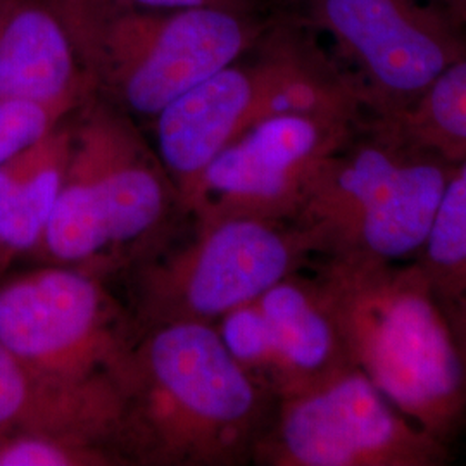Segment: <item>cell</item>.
<instances>
[{"instance_id":"obj_15","label":"cell","mask_w":466,"mask_h":466,"mask_svg":"<svg viewBox=\"0 0 466 466\" xmlns=\"http://www.w3.org/2000/svg\"><path fill=\"white\" fill-rule=\"evenodd\" d=\"M73 125L63 121L0 165V238L13 250L36 252L65 182Z\"/></svg>"},{"instance_id":"obj_2","label":"cell","mask_w":466,"mask_h":466,"mask_svg":"<svg viewBox=\"0 0 466 466\" xmlns=\"http://www.w3.org/2000/svg\"><path fill=\"white\" fill-rule=\"evenodd\" d=\"M121 435L146 458L217 463L254 450L275 400L213 323L171 321L132 346L119 375Z\"/></svg>"},{"instance_id":"obj_20","label":"cell","mask_w":466,"mask_h":466,"mask_svg":"<svg viewBox=\"0 0 466 466\" xmlns=\"http://www.w3.org/2000/svg\"><path fill=\"white\" fill-rule=\"evenodd\" d=\"M47 2L56 11V15L65 23L80 59H84L85 50L88 49L90 36L94 32L96 21L99 17L102 0H47Z\"/></svg>"},{"instance_id":"obj_21","label":"cell","mask_w":466,"mask_h":466,"mask_svg":"<svg viewBox=\"0 0 466 466\" xmlns=\"http://www.w3.org/2000/svg\"><path fill=\"white\" fill-rule=\"evenodd\" d=\"M117 2L147 9H190V7H225V9H246V0H102Z\"/></svg>"},{"instance_id":"obj_23","label":"cell","mask_w":466,"mask_h":466,"mask_svg":"<svg viewBox=\"0 0 466 466\" xmlns=\"http://www.w3.org/2000/svg\"><path fill=\"white\" fill-rule=\"evenodd\" d=\"M466 25V0H429Z\"/></svg>"},{"instance_id":"obj_8","label":"cell","mask_w":466,"mask_h":466,"mask_svg":"<svg viewBox=\"0 0 466 466\" xmlns=\"http://www.w3.org/2000/svg\"><path fill=\"white\" fill-rule=\"evenodd\" d=\"M446 446L350 367L279 400L254 452L279 466H439Z\"/></svg>"},{"instance_id":"obj_11","label":"cell","mask_w":466,"mask_h":466,"mask_svg":"<svg viewBox=\"0 0 466 466\" xmlns=\"http://www.w3.org/2000/svg\"><path fill=\"white\" fill-rule=\"evenodd\" d=\"M233 358L275 400L356 367L315 280L296 273L218 321Z\"/></svg>"},{"instance_id":"obj_4","label":"cell","mask_w":466,"mask_h":466,"mask_svg":"<svg viewBox=\"0 0 466 466\" xmlns=\"http://www.w3.org/2000/svg\"><path fill=\"white\" fill-rule=\"evenodd\" d=\"M265 26L246 9H147L104 2L84 66L119 106L156 116L254 49Z\"/></svg>"},{"instance_id":"obj_18","label":"cell","mask_w":466,"mask_h":466,"mask_svg":"<svg viewBox=\"0 0 466 466\" xmlns=\"http://www.w3.org/2000/svg\"><path fill=\"white\" fill-rule=\"evenodd\" d=\"M88 97L0 100V165L50 134Z\"/></svg>"},{"instance_id":"obj_7","label":"cell","mask_w":466,"mask_h":466,"mask_svg":"<svg viewBox=\"0 0 466 466\" xmlns=\"http://www.w3.org/2000/svg\"><path fill=\"white\" fill-rule=\"evenodd\" d=\"M0 340L38 377L65 387L117 383L132 350L115 299L67 265L0 282Z\"/></svg>"},{"instance_id":"obj_5","label":"cell","mask_w":466,"mask_h":466,"mask_svg":"<svg viewBox=\"0 0 466 466\" xmlns=\"http://www.w3.org/2000/svg\"><path fill=\"white\" fill-rule=\"evenodd\" d=\"M167 175L127 116L107 104L86 107L36 252L75 267L142 240L167 215Z\"/></svg>"},{"instance_id":"obj_10","label":"cell","mask_w":466,"mask_h":466,"mask_svg":"<svg viewBox=\"0 0 466 466\" xmlns=\"http://www.w3.org/2000/svg\"><path fill=\"white\" fill-rule=\"evenodd\" d=\"M358 125V119L325 115L265 117L218 154L184 202L200 223L294 221L318 169L350 142Z\"/></svg>"},{"instance_id":"obj_16","label":"cell","mask_w":466,"mask_h":466,"mask_svg":"<svg viewBox=\"0 0 466 466\" xmlns=\"http://www.w3.org/2000/svg\"><path fill=\"white\" fill-rule=\"evenodd\" d=\"M373 123L451 161L466 157V56L448 67L404 115Z\"/></svg>"},{"instance_id":"obj_24","label":"cell","mask_w":466,"mask_h":466,"mask_svg":"<svg viewBox=\"0 0 466 466\" xmlns=\"http://www.w3.org/2000/svg\"><path fill=\"white\" fill-rule=\"evenodd\" d=\"M13 256H15V252L9 249V248L2 242V238H0V273L7 268L9 261L13 259Z\"/></svg>"},{"instance_id":"obj_3","label":"cell","mask_w":466,"mask_h":466,"mask_svg":"<svg viewBox=\"0 0 466 466\" xmlns=\"http://www.w3.org/2000/svg\"><path fill=\"white\" fill-rule=\"evenodd\" d=\"M454 161L370 121L365 138L332 154L294 223L313 252L398 263L418 256Z\"/></svg>"},{"instance_id":"obj_1","label":"cell","mask_w":466,"mask_h":466,"mask_svg":"<svg viewBox=\"0 0 466 466\" xmlns=\"http://www.w3.org/2000/svg\"><path fill=\"white\" fill-rule=\"evenodd\" d=\"M315 282L354 365L448 444L466 421V356L421 268L329 258Z\"/></svg>"},{"instance_id":"obj_22","label":"cell","mask_w":466,"mask_h":466,"mask_svg":"<svg viewBox=\"0 0 466 466\" xmlns=\"http://www.w3.org/2000/svg\"><path fill=\"white\" fill-rule=\"evenodd\" d=\"M442 308H444V313L450 321L452 335L466 356V290L460 298H456Z\"/></svg>"},{"instance_id":"obj_13","label":"cell","mask_w":466,"mask_h":466,"mask_svg":"<svg viewBox=\"0 0 466 466\" xmlns=\"http://www.w3.org/2000/svg\"><path fill=\"white\" fill-rule=\"evenodd\" d=\"M117 383L65 387L38 377L0 340V437L44 433L97 446L121 435Z\"/></svg>"},{"instance_id":"obj_12","label":"cell","mask_w":466,"mask_h":466,"mask_svg":"<svg viewBox=\"0 0 466 466\" xmlns=\"http://www.w3.org/2000/svg\"><path fill=\"white\" fill-rule=\"evenodd\" d=\"M261 42L256 59L223 67L154 116L159 159L182 199L230 142L277 115L285 49L279 32Z\"/></svg>"},{"instance_id":"obj_6","label":"cell","mask_w":466,"mask_h":466,"mask_svg":"<svg viewBox=\"0 0 466 466\" xmlns=\"http://www.w3.org/2000/svg\"><path fill=\"white\" fill-rule=\"evenodd\" d=\"M308 28L327 35L373 121L421 99L466 56V25L429 0H290Z\"/></svg>"},{"instance_id":"obj_14","label":"cell","mask_w":466,"mask_h":466,"mask_svg":"<svg viewBox=\"0 0 466 466\" xmlns=\"http://www.w3.org/2000/svg\"><path fill=\"white\" fill-rule=\"evenodd\" d=\"M94 88L47 0H0V100L86 97Z\"/></svg>"},{"instance_id":"obj_17","label":"cell","mask_w":466,"mask_h":466,"mask_svg":"<svg viewBox=\"0 0 466 466\" xmlns=\"http://www.w3.org/2000/svg\"><path fill=\"white\" fill-rule=\"evenodd\" d=\"M418 267L442 306L466 290V157L454 161Z\"/></svg>"},{"instance_id":"obj_9","label":"cell","mask_w":466,"mask_h":466,"mask_svg":"<svg viewBox=\"0 0 466 466\" xmlns=\"http://www.w3.org/2000/svg\"><path fill=\"white\" fill-rule=\"evenodd\" d=\"M313 252L292 221L225 218L140 279V308L152 327L219 319L296 273Z\"/></svg>"},{"instance_id":"obj_19","label":"cell","mask_w":466,"mask_h":466,"mask_svg":"<svg viewBox=\"0 0 466 466\" xmlns=\"http://www.w3.org/2000/svg\"><path fill=\"white\" fill-rule=\"evenodd\" d=\"M97 446L44 433L0 437V466H82L107 463Z\"/></svg>"}]
</instances>
